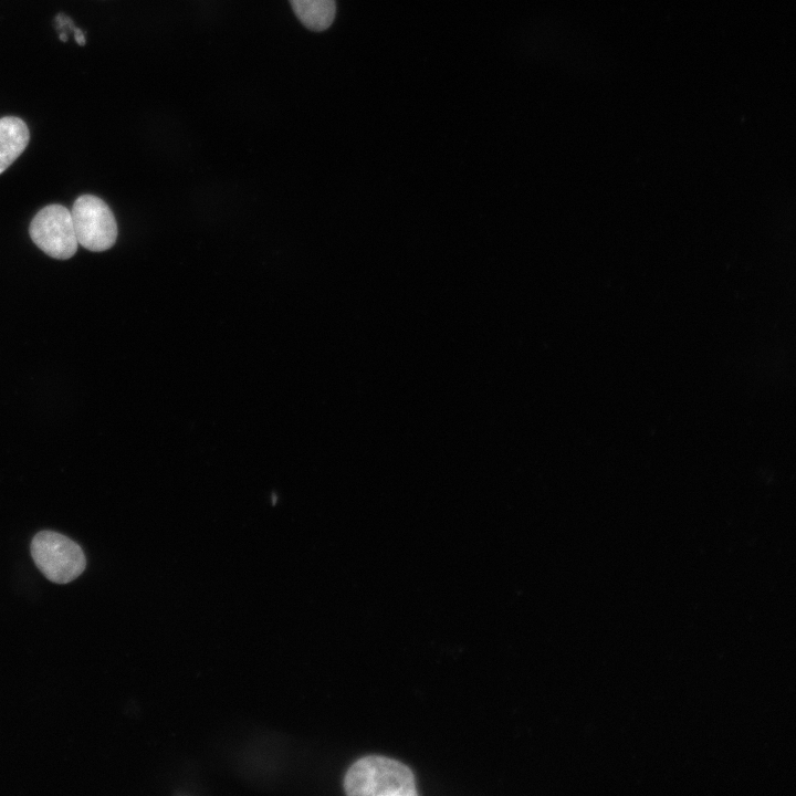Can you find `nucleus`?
Segmentation results:
<instances>
[{"mask_svg": "<svg viewBox=\"0 0 796 796\" xmlns=\"http://www.w3.org/2000/svg\"><path fill=\"white\" fill-rule=\"evenodd\" d=\"M344 789L352 796L417 795L411 769L396 760L379 755H368L352 764L344 778Z\"/></svg>", "mask_w": 796, "mask_h": 796, "instance_id": "obj_1", "label": "nucleus"}, {"mask_svg": "<svg viewBox=\"0 0 796 796\" xmlns=\"http://www.w3.org/2000/svg\"><path fill=\"white\" fill-rule=\"evenodd\" d=\"M31 555L41 573L56 584L74 580L86 566V558L80 545L53 531H41L35 534L31 542Z\"/></svg>", "mask_w": 796, "mask_h": 796, "instance_id": "obj_2", "label": "nucleus"}, {"mask_svg": "<svg viewBox=\"0 0 796 796\" xmlns=\"http://www.w3.org/2000/svg\"><path fill=\"white\" fill-rule=\"evenodd\" d=\"M77 243L101 252L112 248L117 238V224L109 207L98 197L83 195L71 210Z\"/></svg>", "mask_w": 796, "mask_h": 796, "instance_id": "obj_3", "label": "nucleus"}, {"mask_svg": "<svg viewBox=\"0 0 796 796\" xmlns=\"http://www.w3.org/2000/svg\"><path fill=\"white\" fill-rule=\"evenodd\" d=\"M29 233L32 241L54 259H70L77 250L71 211L64 206L50 205L41 209L32 219Z\"/></svg>", "mask_w": 796, "mask_h": 796, "instance_id": "obj_4", "label": "nucleus"}, {"mask_svg": "<svg viewBox=\"0 0 796 796\" xmlns=\"http://www.w3.org/2000/svg\"><path fill=\"white\" fill-rule=\"evenodd\" d=\"M29 139V128L21 118H0V174L23 153Z\"/></svg>", "mask_w": 796, "mask_h": 796, "instance_id": "obj_5", "label": "nucleus"}, {"mask_svg": "<svg viewBox=\"0 0 796 796\" xmlns=\"http://www.w3.org/2000/svg\"><path fill=\"white\" fill-rule=\"evenodd\" d=\"M300 22L308 30L322 32L334 22L335 0H289Z\"/></svg>", "mask_w": 796, "mask_h": 796, "instance_id": "obj_6", "label": "nucleus"}, {"mask_svg": "<svg viewBox=\"0 0 796 796\" xmlns=\"http://www.w3.org/2000/svg\"><path fill=\"white\" fill-rule=\"evenodd\" d=\"M74 39L77 42L78 45L83 46L86 43L85 35L83 31L80 28H75L74 31Z\"/></svg>", "mask_w": 796, "mask_h": 796, "instance_id": "obj_7", "label": "nucleus"}, {"mask_svg": "<svg viewBox=\"0 0 796 796\" xmlns=\"http://www.w3.org/2000/svg\"><path fill=\"white\" fill-rule=\"evenodd\" d=\"M59 38L61 41L66 42L67 41V34L65 32H60Z\"/></svg>", "mask_w": 796, "mask_h": 796, "instance_id": "obj_8", "label": "nucleus"}]
</instances>
